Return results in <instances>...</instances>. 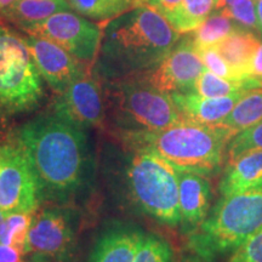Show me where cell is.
<instances>
[{
  "label": "cell",
  "mask_w": 262,
  "mask_h": 262,
  "mask_svg": "<svg viewBox=\"0 0 262 262\" xmlns=\"http://www.w3.org/2000/svg\"><path fill=\"white\" fill-rule=\"evenodd\" d=\"M227 262H262V228L239 245Z\"/></svg>",
  "instance_id": "cell-29"
},
{
  "label": "cell",
  "mask_w": 262,
  "mask_h": 262,
  "mask_svg": "<svg viewBox=\"0 0 262 262\" xmlns=\"http://www.w3.org/2000/svg\"><path fill=\"white\" fill-rule=\"evenodd\" d=\"M254 150H262V122L239 131L232 137L226 149V160Z\"/></svg>",
  "instance_id": "cell-25"
},
{
  "label": "cell",
  "mask_w": 262,
  "mask_h": 262,
  "mask_svg": "<svg viewBox=\"0 0 262 262\" xmlns=\"http://www.w3.org/2000/svg\"><path fill=\"white\" fill-rule=\"evenodd\" d=\"M77 14L93 19L116 18L135 8L136 0H68Z\"/></svg>",
  "instance_id": "cell-22"
},
{
  "label": "cell",
  "mask_w": 262,
  "mask_h": 262,
  "mask_svg": "<svg viewBox=\"0 0 262 262\" xmlns=\"http://www.w3.org/2000/svg\"><path fill=\"white\" fill-rule=\"evenodd\" d=\"M33 214L12 212V214L5 215L0 243L17 249L22 255H27V238Z\"/></svg>",
  "instance_id": "cell-23"
},
{
  "label": "cell",
  "mask_w": 262,
  "mask_h": 262,
  "mask_svg": "<svg viewBox=\"0 0 262 262\" xmlns=\"http://www.w3.org/2000/svg\"><path fill=\"white\" fill-rule=\"evenodd\" d=\"M42 96L41 74L25 39L0 24V113L29 112Z\"/></svg>",
  "instance_id": "cell-6"
},
{
  "label": "cell",
  "mask_w": 262,
  "mask_h": 262,
  "mask_svg": "<svg viewBox=\"0 0 262 262\" xmlns=\"http://www.w3.org/2000/svg\"><path fill=\"white\" fill-rule=\"evenodd\" d=\"M126 188L134 205L159 224L180 225L179 170L162 157L135 148L125 171Z\"/></svg>",
  "instance_id": "cell-5"
},
{
  "label": "cell",
  "mask_w": 262,
  "mask_h": 262,
  "mask_svg": "<svg viewBox=\"0 0 262 262\" xmlns=\"http://www.w3.org/2000/svg\"><path fill=\"white\" fill-rule=\"evenodd\" d=\"M249 74L255 78V79L262 81V41H260V44H258L253 56V60H251Z\"/></svg>",
  "instance_id": "cell-31"
},
{
  "label": "cell",
  "mask_w": 262,
  "mask_h": 262,
  "mask_svg": "<svg viewBox=\"0 0 262 262\" xmlns=\"http://www.w3.org/2000/svg\"><path fill=\"white\" fill-rule=\"evenodd\" d=\"M40 202L37 179L18 141L0 145V210L33 214Z\"/></svg>",
  "instance_id": "cell-8"
},
{
  "label": "cell",
  "mask_w": 262,
  "mask_h": 262,
  "mask_svg": "<svg viewBox=\"0 0 262 262\" xmlns=\"http://www.w3.org/2000/svg\"><path fill=\"white\" fill-rule=\"evenodd\" d=\"M262 122V88L248 91L219 125L238 134Z\"/></svg>",
  "instance_id": "cell-20"
},
{
  "label": "cell",
  "mask_w": 262,
  "mask_h": 262,
  "mask_svg": "<svg viewBox=\"0 0 262 262\" xmlns=\"http://www.w3.org/2000/svg\"><path fill=\"white\" fill-rule=\"evenodd\" d=\"M233 19L239 27L258 33L256 2L255 0H234L227 8L219 10Z\"/></svg>",
  "instance_id": "cell-27"
},
{
  "label": "cell",
  "mask_w": 262,
  "mask_h": 262,
  "mask_svg": "<svg viewBox=\"0 0 262 262\" xmlns=\"http://www.w3.org/2000/svg\"><path fill=\"white\" fill-rule=\"evenodd\" d=\"M16 140L28 157L41 201L64 204L91 187L94 153L81 127L55 113L47 114L26 123Z\"/></svg>",
  "instance_id": "cell-1"
},
{
  "label": "cell",
  "mask_w": 262,
  "mask_h": 262,
  "mask_svg": "<svg viewBox=\"0 0 262 262\" xmlns=\"http://www.w3.org/2000/svg\"><path fill=\"white\" fill-rule=\"evenodd\" d=\"M261 228L262 186L222 195L204 222L188 234V248L204 262H215Z\"/></svg>",
  "instance_id": "cell-4"
},
{
  "label": "cell",
  "mask_w": 262,
  "mask_h": 262,
  "mask_svg": "<svg viewBox=\"0 0 262 262\" xmlns=\"http://www.w3.org/2000/svg\"><path fill=\"white\" fill-rule=\"evenodd\" d=\"M233 2H234V0H217L215 9L216 10H222V9L227 8L228 5H231Z\"/></svg>",
  "instance_id": "cell-36"
},
{
  "label": "cell",
  "mask_w": 262,
  "mask_h": 262,
  "mask_svg": "<svg viewBox=\"0 0 262 262\" xmlns=\"http://www.w3.org/2000/svg\"><path fill=\"white\" fill-rule=\"evenodd\" d=\"M70 9L68 0H16L5 10L0 17V22H11L22 28Z\"/></svg>",
  "instance_id": "cell-19"
},
{
  "label": "cell",
  "mask_w": 262,
  "mask_h": 262,
  "mask_svg": "<svg viewBox=\"0 0 262 262\" xmlns=\"http://www.w3.org/2000/svg\"><path fill=\"white\" fill-rule=\"evenodd\" d=\"M248 91L224 97H203L195 91L172 93L171 98L183 119L199 124H220Z\"/></svg>",
  "instance_id": "cell-15"
},
{
  "label": "cell",
  "mask_w": 262,
  "mask_h": 262,
  "mask_svg": "<svg viewBox=\"0 0 262 262\" xmlns=\"http://www.w3.org/2000/svg\"><path fill=\"white\" fill-rule=\"evenodd\" d=\"M117 122L127 134L159 131L182 122L171 95L143 78H130L113 85Z\"/></svg>",
  "instance_id": "cell-7"
},
{
  "label": "cell",
  "mask_w": 262,
  "mask_h": 262,
  "mask_svg": "<svg viewBox=\"0 0 262 262\" xmlns=\"http://www.w3.org/2000/svg\"><path fill=\"white\" fill-rule=\"evenodd\" d=\"M22 29L29 35L54 41L83 63H93L102 39L100 26L68 10L56 12L44 21L25 26Z\"/></svg>",
  "instance_id": "cell-9"
},
{
  "label": "cell",
  "mask_w": 262,
  "mask_h": 262,
  "mask_svg": "<svg viewBox=\"0 0 262 262\" xmlns=\"http://www.w3.org/2000/svg\"><path fill=\"white\" fill-rule=\"evenodd\" d=\"M256 14H257L258 34L262 37V0H257L256 2Z\"/></svg>",
  "instance_id": "cell-33"
},
{
  "label": "cell",
  "mask_w": 262,
  "mask_h": 262,
  "mask_svg": "<svg viewBox=\"0 0 262 262\" xmlns=\"http://www.w3.org/2000/svg\"><path fill=\"white\" fill-rule=\"evenodd\" d=\"M258 44L260 39L254 32L238 28L214 48L241 77L250 78L249 68Z\"/></svg>",
  "instance_id": "cell-18"
},
{
  "label": "cell",
  "mask_w": 262,
  "mask_h": 262,
  "mask_svg": "<svg viewBox=\"0 0 262 262\" xmlns=\"http://www.w3.org/2000/svg\"><path fill=\"white\" fill-rule=\"evenodd\" d=\"M134 262H173V251L165 239L145 234Z\"/></svg>",
  "instance_id": "cell-26"
},
{
  "label": "cell",
  "mask_w": 262,
  "mask_h": 262,
  "mask_svg": "<svg viewBox=\"0 0 262 262\" xmlns=\"http://www.w3.org/2000/svg\"><path fill=\"white\" fill-rule=\"evenodd\" d=\"M234 135L219 124L208 125L185 119L159 131L127 134V139L135 148L152 150L179 171L208 176L220 170L228 142Z\"/></svg>",
  "instance_id": "cell-3"
},
{
  "label": "cell",
  "mask_w": 262,
  "mask_h": 262,
  "mask_svg": "<svg viewBox=\"0 0 262 262\" xmlns=\"http://www.w3.org/2000/svg\"><path fill=\"white\" fill-rule=\"evenodd\" d=\"M198 52L199 57L202 58L203 63L206 67V70L212 72V73L219 75V77L225 78L228 80H245L248 78L241 77L233 68L224 60V57L219 54L217 50L214 47L205 48V49H195ZM251 78V77H250Z\"/></svg>",
  "instance_id": "cell-28"
},
{
  "label": "cell",
  "mask_w": 262,
  "mask_h": 262,
  "mask_svg": "<svg viewBox=\"0 0 262 262\" xmlns=\"http://www.w3.org/2000/svg\"><path fill=\"white\" fill-rule=\"evenodd\" d=\"M238 28L241 27L233 19L226 16L222 11H217L206 17L194 31L191 32L193 44L195 49L215 47Z\"/></svg>",
  "instance_id": "cell-21"
},
{
  "label": "cell",
  "mask_w": 262,
  "mask_h": 262,
  "mask_svg": "<svg viewBox=\"0 0 262 262\" xmlns=\"http://www.w3.org/2000/svg\"><path fill=\"white\" fill-rule=\"evenodd\" d=\"M260 186H262V150H254L227 160L220 181L222 195Z\"/></svg>",
  "instance_id": "cell-17"
},
{
  "label": "cell",
  "mask_w": 262,
  "mask_h": 262,
  "mask_svg": "<svg viewBox=\"0 0 262 262\" xmlns=\"http://www.w3.org/2000/svg\"><path fill=\"white\" fill-rule=\"evenodd\" d=\"M182 0H136L135 6H147L164 16L172 26L178 21Z\"/></svg>",
  "instance_id": "cell-30"
},
{
  "label": "cell",
  "mask_w": 262,
  "mask_h": 262,
  "mask_svg": "<svg viewBox=\"0 0 262 262\" xmlns=\"http://www.w3.org/2000/svg\"><path fill=\"white\" fill-rule=\"evenodd\" d=\"M54 113L81 129L102 123L104 103L98 81L89 73L81 75L60 95Z\"/></svg>",
  "instance_id": "cell-12"
},
{
  "label": "cell",
  "mask_w": 262,
  "mask_h": 262,
  "mask_svg": "<svg viewBox=\"0 0 262 262\" xmlns=\"http://www.w3.org/2000/svg\"><path fill=\"white\" fill-rule=\"evenodd\" d=\"M211 185L206 176L179 171L180 225L186 234L201 226L210 211Z\"/></svg>",
  "instance_id": "cell-14"
},
{
  "label": "cell",
  "mask_w": 262,
  "mask_h": 262,
  "mask_svg": "<svg viewBox=\"0 0 262 262\" xmlns=\"http://www.w3.org/2000/svg\"><path fill=\"white\" fill-rule=\"evenodd\" d=\"M145 233L131 225H113L95 244L90 262H134Z\"/></svg>",
  "instance_id": "cell-16"
},
{
  "label": "cell",
  "mask_w": 262,
  "mask_h": 262,
  "mask_svg": "<svg viewBox=\"0 0 262 262\" xmlns=\"http://www.w3.org/2000/svg\"><path fill=\"white\" fill-rule=\"evenodd\" d=\"M25 41L41 77L58 95L63 94L73 81L88 73L83 62L54 41L37 35H28Z\"/></svg>",
  "instance_id": "cell-13"
},
{
  "label": "cell",
  "mask_w": 262,
  "mask_h": 262,
  "mask_svg": "<svg viewBox=\"0 0 262 262\" xmlns=\"http://www.w3.org/2000/svg\"><path fill=\"white\" fill-rule=\"evenodd\" d=\"M180 40V33L156 10L135 6L104 27L96 72L107 80L139 78L157 67Z\"/></svg>",
  "instance_id": "cell-2"
},
{
  "label": "cell",
  "mask_w": 262,
  "mask_h": 262,
  "mask_svg": "<svg viewBox=\"0 0 262 262\" xmlns=\"http://www.w3.org/2000/svg\"><path fill=\"white\" fill-rule=\"evenodd\" d=\"M215 0H182L181 10L173 28L181 33H189L209 17L215 9Z\"/></svg>",
  "instance_id": "cell-24"
},
{
  "label": "cell",
  "mask_w": 262,
  "mask_h": 262,
  "mask_svg": "<svg viewBox=\"0 0 262 262\" xmlns=\"http://www.w3.org/2000/svg\"><path fill=\"white\" fill-rule=\"evenodd\" d=\"M73 216L61 208L39 209L33 214L27 238V254L41 262L51 258L64 262L74 253Z\"/></svg>",
  "instance_id": "cell-10"
},
{
  "label": "cell",
  "mask_w": 262,
  "mask_h": 262,
  "mask_svg": "<svg viewBox=\"0 0 262 262\" xmlns=\"http://www.w3.org/2000/svg\"><path fill=\"white\" fill-rule=\"evenodd\" d=\"M179 262H204L203 260H201L196 255H194L193 253L189 254H185L183 256H181Z\"/></svg>",
  "instance_id": "cell-34"
},
{
  "label": "cell",
  "mask_w": 262,
  "mask_h": 262,
  "mask_svg": "<svg viewBox=\"0 0 262 262\" xmlns=\"http://www.w3.org/2000/svg\"><path fill=\"white\" fill-rule=\"evenodd\" d=\"M4 222H5V214L0 210V235H2L3 227H4Z\"/></svg>",
  "instance_id": "cell-37"
},
{
  "label": "cell",
  "mask_w": 262,
  "mask_h": 262,
  "mask_svg": "<svg viewBox=\"0 0 262 262\" xmlns=\"http://www.w3.org/2000/svg\"><path fill=\"white\" fill-rule=\"evenodd\" d=\"M21 256L17 249L0 243V262H22Z\"/></svg>",
  "instance_id": "cell-32"
},
{
  "label": "cell",
  "mask_w": 262,
  "mask_h": 262,
  "mask_svg": "<svg viewBox=\"0 0 262 262\" xmlns=\"http://www.w3.org/2000/svg\"><path fill=\"white\" fill-rule=\"evenodd\" d=\"M215 2H216V3H217V0H215Z\"/></svg>",
  "instance_id": "cell-38"
},
{
  "label": "cell",
  "mask_w": 262,
  "mask_h": 262,
  "mask_svg": "<svg viewBox=\"0 0 262 262\" xmlns=\"http://www.w3.org/2000/svg\"><path fill=\"white\" fill-rule=\"evenodd\" d=\"M176 42L163 61L141 78L164 93H192L206 67L195 50L191 32Z\"/></svg>",
  "instance_id": "cell-11"
},
{
  "label": "cell",
  "mask_w": 262,
  "mask_h": 262,
  "mask_svg": "<svg viewBox=\"0 0 262 262\" xmlns=\"http://www.w3.org/2000/svg\"><path fill=\"white\" fill-rule=\"evenodd\" d=\"M16 0H0V17H2V15L4 14L5 10L9 8V6H11Z\"/></svg>",
  "instance_id": "cell-35"
}]
</instances>
